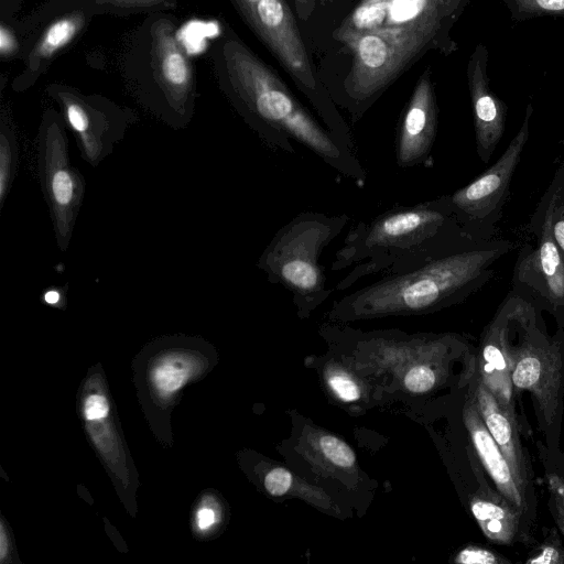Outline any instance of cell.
Returning <instances> with one entry per match:
<instances>
[{
    "mask_svg": "<svg viewBox=\"0 0 564 564\" xmlns=\"http://www.w3.org/2000/svg\"><path fill=\"white\" fill-rule=\"evenodd\" d=\"M539 6L547 10H562L564 9V0H536Z\"/></svg>",
    "mask_w": 564,
    "mask_h": 564,
    "instance_id": "cell-29",
    "label": "cell"
},
{
    "mask_svg": "<svg viewBox=\"0 0 564 564\" xmlns=\"http://www.w3.org/2000/svg\"><path fill=\"white\" fill-rule=\"evenodd\" d=\"M529 117L502 155L482 174L448 195L455 218L463 230L476 240L489 239L509 195L513 173L529 140Z\"/></svg>",
    "mask_w": 564,
    "mask_h": 564,
    "instance_id": "cell-7",
    "label": "cell"
},
{
    "mask_svg": "<svg viewBox=\"0 0 564 564\" xmlns=\"http://www.w3.org/2000/svg\"><path fill=\"white\" fill-rule=\"evenodd\" d=\"M476 372L503 405L514 408L511 360L497 314L484 332Z\"/></svg>",
    "mask_w": 564,
    "mask_h": 564,
    "instance_id": "cell-12",
    "label": "cell"
},
{
    "mask_svg": "<svg viewBox=\"0 0 564 564\" xmlns=\"http://www.w3.org/2000/svg\"><path fill=\"white\" fill-rule=\"evenodd\" d=\"M525 564H564V547L555 530H551L536 552Z\"/></svg>",
    "mask_w": 564,
    "mask_h": 564,
    "instance_id": "cell-21",
    "label": "cell"
},
{
    "mask_svg": "<svg viewBox=\"0 0 564 564\" xmlns=\"http://www.w3.org/2000/svg\"><path fill=\"white\" fill-rule=\"evenodd\" d=\"M235 66L241 112L268 147L294 154L295 141L352 182L365 183L367 172L355 151L314 119L273 73L243 51Z\"/></svg>",
    "mask_w": 564,
    "mask_h": 564,
    "instance_id": "cell-3",
    "label": "cell"
},
{
    "mask_svg": "<svg viewBox=\"0 0 564 564\" xmlns=\"http://www.w3.org/2000/svg\"><path fill=\"white\" fill-rule=\"evenodd\" d=\"M348 220L345 214L301 213L275 232L258 259L257 265L268 281L291 293L302 318L333 293L321 256Z\"/></svg>",
    "mask_w": 564,
    "mask_h": 564,
    "instance_id": "cell-4",
    "label": "cell"
},
{
    "mask_svg": "<svg viewBox=\"0 0 564 564\" xmlns=\"http://www.w3.org/2000/svg\"><path fill=\"white\" fill-rule=\"evenodd\" d=\"M546 193L551 203L552 234L564 256V163L557 169Z\"/></svg>",
    "mask_w": 564,
    "mask_h": 564,
    "instance_id": "cell-19",
    "label": "cell"
},
{
    "mask_svg": "<svg viewBox=\"0 0 564 564\" xmlns=\"http://www.w3.org/2000/svg\"><path fill=\"white\" fill-rule=\"evenodd\" d=\"M85 416L87 420L94 421L107 416L109 411L108 401L100 394H94L85 401Z\"/></svg>",
    "mask_w": 564,
    "mask_h": 564,
    "instance_id": "cell-25",
    "label": "cell"
},
{
    "mask_svg": "<svg viewBox=\"0 0 564 564\" xmlns=\"http://www.w3.org/2000/svg\"><path fill=\"white\" fill-rule=\"evenodd\" d=\"M463 419L473 446L498 492L528 514L530 501L516 482L506 457L484 423L471 391L464 405Z\"/></svg>",
    "mask_w": 564,
    "mask_h": 564,
    "instance_id": "cell-11",
    "label": "cell"
},
{
    "mask_svg": "<svg viewBox=\"0 0 564 564\" xmlns=\"http://www.w3.org/2000/svg\"><path fill=\"white\" fill-rule=\"evenodd\" d=\"M469 507L482 533L491 542L510 544L520 533L523 513L500 492L475 495Z\"/></svg>",
    "mask_w": 564,
    "mask_h": 564,
    "instance_id": "cell-13",
    "label": "cell"
},
{
    "mask_svg": "<svg viewBox=\"0 0 564 564\" xmlns=\"http://www.w3.org/2000/svg\"><path fill=\"white\" fill-rule=\"evenodd\" d=\"M263 487L273 497H299L316 507L330 509L332 501L323 490L311 486L282 466L271 467L264 474Z\"/></svg>",
    "mask_w": 564,
    "mask_h": 564,
    "instance_id": "cell-15",
    "label": "cell"
},
{
    "mask_svg": "<svg viewBox=\"0 0 564 564\" xmlns=\"http://www.w3.org/2000/svg\"><path fill=\"white\" fill-rule=\"evenodd\" d=\"M172 362L164 364L161 368H156L154 373V381L159 389L164 392H171L177 389L187 377V367L183 365L176 371L175 369L182 362Z\"/></svg>",
    "mask_w": 564,
    "mask_h": 564,
    "instance_id": "cell-23",
    "label": "cell"
},
{
    "mask_svg": "<svg viewBox=\"0 0 564 564\" xmlns=\"http://www.w3.org/2000/svg\"><path fill=\"white\" fill-rule=\"evenodd\" d=\"M62 289L51 288L43 294V301L48 305H56L62 301Z\"/></svg>",
    "mask_w": 564,
    "mask_h": 564,
    "instance_id": "cell-27",
    "label": "cell"
},
{
    "mask_svg": "<svg viewBox=\"0 0 564 564\" xmlns=\"http://www.w3.org/2000/svg\"><path fill=\"white\" fill-rule=\"evenodd\" d=\"M7 552H8L7 536H6V532H4L3 528L1 527V535H0V555H1V560L4 558V556L7 555Z\"/></svg>",
    "mask_w": 564,
    "mask_h": 564,
    "instance_id": "cell-30",
    "label": "cell"
},
{
    "mask_svg": "<svg viewBox=\"0 0 564 564\" xmlns=\"http://www.w3.org/2000/svg\"><path fill=\"white\" fill-rule=\"evenodd\" d=\"M305 458L330 475L354 474L357 457L351 447L338 436L318 429L305 431L300 441Z\"/></svg>",
    "mask_w": 564,
    "mask_h": 564,
    "instance_id": "cell-14",
    "label": "cell"
},
{
    "mask_svg": "<svg viewBox=\"0 0 564 564\" xmlns=\"http://www.w3.org/2000/svg\"><path fill=\"white\" fill-rule=\"evenodd\" d=\"M12 47H13V41H12L11 35L9 34V32L3 26H1V30H0V48H1V52L4 54V53L11 51Z\"/></svg>",
    "mask_w": 564,
    "mask_h": 564,
    "instance_id": "cell-28",
    "label": "cell"
},
{
    "mask_svg": "<svg viewBox=\"0 0 564 564\" xmlns=\"http://www.w3.org/2000/svg\"><path fill=\"white\" fill-rule=\"evenodd\" d=\"M297 2H303L304 0H296Z\"/></svg>",
    "mask_w": 564,
    "mask_h": 564,
    "instance_id": "cell-32",
    "label": "cell"
},
{
    "mask_svg": "<svg viewBox=\"0 0 564 564\" xmlns=\"http://www.w3.org/2000/svg\"><path fill=\"white\" fill-rule=\"evenodd\" d=\"M216 521L215 512L210 508H202L197 513V524L199 529L205 530Z\"/></svg>",
    "mask_w": 564,
    "mask_h": 564,
    "instance_id": "cell-26",
    "label": "cell"
},
{
    "mask_svg": "<svg viewBox=\"0 0 564 564\" xmlns=\"http://www.w3.org/2000/svg\"><path fill=\"white\" fill-rule=\"evenodd\" d=\"M437 111L429 77L422 76L400 118L395 160L400 167L424 164L435 142Z\"/></svg>",
    "mask_w": 564,
    "mask_h": 564,
    "instance_id": "cell-8",
    "label": "cell"
},
{
    "mask_svg": "<svg viewBox=\"0 0 564 564\" xmlns=\"http://www.w3.org/2000/svg\"><path fill=\"white\" fill-rule=\"evenodd\" d=\"M460 564H509L511 561L488 547L469 544L463 547L454 557Z\"/></svg>",
    "mask_w": 564,
    "mask_h": 564,
    "instance_id": "cell-22",
    "label": "cell"
},
{
    "mask_svg": "<svg viewBox=\"0 0 564 564\" xmlns=\"http://www.w3.org/2000/svg\"><path fill=\"white\" fill-rule=\"evenodd\" d=\"M19 165V142L9 121L0 127V210L11 192Z\"/></svg>",
    "mask_w": 564,
    "mask_h": 564,
    "instance_id": "cell-16",
    "label": "cell"
},
{
    "mask_svg": "<svg viewBox=\"0 0 564 564\" xmlns=\"http://www.w3.org/2000/svg\"><path fill=\"white\" fill-rule=\"evenodd\" d=\"M324 380L330 393L343 403H356L364 395L361 382L340 365H327L324 370Z\"/></svg>",
    "mask_w": 564,
    "mask_h": 564,
    "instance_id": "cell-17",
    "label": "cell"
},
{
    "mask_svg": "<svg viewBox=\"0 0 564 564\" xmlns=\"http://www.w3.org/2000/svg\"><path fill=\"white\" fill-rule=\"evenodd\" d=\"M67 127L74 132L82 159L96 167L123 139L126 122L117 115L99 111L74 96H62Z\"/></svg>",
    "mask_w": 564,
    "mask_h": 564,
    "instance_id": "cell-9",
    "label": "cell"
},
{
    "mask_svg": "<svg viewBox=\"0 0 564 564\" xmlns=\"http://www.w3.org/2000/svg\"><path fill=\"white\" fill-rule=\"evenodd\" d=\"M551 510L557 528L564 534V482L551 481Z\"/></svg>",
    "mask_w": 564,
    "mask_h": 564,
    "instance_id": "cell-24",
    "label": "cell"
},
{
    "mask_svg": "<svg viewBox=\"0 0 564 564\" xmlns=\"http://www.w3.org/2000/svg\"><path fill=\"white\" fill-rule=\"evenodd\" d=\"M529 240L517 258L513 292L550 311L564 327V256L552 234L549 194L541 197L529 223Z\"/></svg>",
    "mask_w": 564,
    "mask_h": 564,
    "instance_id": "cell-6",
    "label": "cell"
},
{
    "mask_svg": "<svg viewBox=\"0 0 564 564\" xmlns=\"http://www.w3.org/2000/svg\"><path fill=\"white\" fill-rule=\"evenodd\" d=\"M470 391L484 423L506 457L516 482L529 500L531 467L521 443L514 408L503 405L477 372Z\"/></svg>",
    "mask_w": 564,
    "mask_h": 564,
    "instance_id": "cell-10",
    "label": "cell"
},
{
    "mask_svg": "<svg viewBox=\"0 0 564 564\" xmlns=\"http://www.w3.org/2000/svg\"><path fill=\"white\" fill-rule=\"evenodd\" d=\"M77 23L73 19H63L55 22L46 32L41 45L40 53L50 55L65 45L75 34Z\"/></svg>",
    "mask_w": 564,
    "mask_h": 564,
    "instance_id": "cell-20",
    "label": "cell"
},
{
    "mask_svg": "<svg viewBox=\"0 0 564 564\" xmlns=\"http://www.w3.org/2000/svg\"><path fill=\"white\" fill-rule=\"evenodd\" d=\"M250 8H252L260 0H243Z\"/></svg>",
    "mask_w": 564,
    "mask_h": 564,
    "instance_id": "cell-31",
    "label": "cell"
},
{
    "mask_svg": "<svg viewBox=\"0 0 564 564\" xmlns=\"http://www.w3.org/2000/svg\"><path fill=\"white\" fill-rule=\"evenodd\" d=\"M443 375V368L430 359L413 361L402 372V387L411 393H426L434 389Z\"/></svg>",
    "mask_w": 564,
    "mask_h": 564,
    "instance_id": "cell-18",
    "label": "cell"
},
{
    "mask_svg": "<svg viewBox=\"0 0 564 564\" xmlns=\"http://www.w3.org/2000/svg\"><path fill=\"white\" fill-rule=\"evenodd\" d=\"M469 237L455 218L448 195L393 207L349 230L332 270H351L336 290L345 291L372 274L415 265Z\"/></svg>",
    "mask_w": 564,
    "mask_h": 564,
    "instance_id": "cell-2",
    "label": "cell"
},
{
    "mask_svg": "<svg viewBox=\"0 0 564 564\" xmlns=\"http://www.w3.org/2000/svg\"><path fill=\"white\" fill-rule=\"evenodd\" d=\"M37 171L58 249L65 252L83 205L86 182L70 163L64 126L55 115L44 118L36 141Z\"/></svg>",
    "mask_w": 564,
    "mask_h": 564,
    "instance_id": "cell-5",
    "label": "cell"
},
{
    "mask_svg": "<svg viewBox=\"0 0 564 564\" xmlns=\"http://www.w3.org/2000/svg\"><path fill=\"white\" fill-rule=\"evenodd\" d=\"M511 248L507 240L466 238L334 301L328 317L346 323L430 314L458 304L494 275L491 265Z\"/></svg>",
    "mask_w": 564,
    "mask_h": 564,
    "instance_id": "cell-1",
    "label": "cell"
}]
</instances>
